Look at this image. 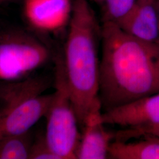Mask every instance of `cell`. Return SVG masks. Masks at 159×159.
<instances>
[{
  "label": "cell",
  "instance_id": "obj_1",
  "mask_svg": "<svg viewBox=\"0 0 159 159\" xmlns=\"http://www.w3.org/2000/svg\"><path fill=\"white\" fill-rule=\"evenodd\" d=\"M98 97L107 111L159 93V41L127 34L116 23L103 22Z\"/></svg>",
  "mask_w": 159,
  "mask_h": 159
},
{
  "label": "cell",
  "instance_id": "obj_2",
  "mask_svg": "<svg viewBox=\"0 0 159 159\" xmlns=\"http://www.w3.org/2000/svg\"><path fill=\"white\" fill-rule=\"evenodd\" d=\"M63 63L75 111L82 128L87 114L99 98L101 34L88 0H73Z\"/></svg>",
  "mask_w": 159,
  "mask_h": 159
},
{
  "label": "cell",
  "instance_id": "obj_3",
  "mask_svg": "<svg viewBox=\"0 0 159 159\" xmlns=\"http://www.w3.org/2000/svg\"><path fill=\"white\" fill-rule=\"evenodd\" d=\"M55 67V91L46 116L44 138L59 159H77L80 127L68 88L63 58L57 60Z\"/></svg>",
  "mask_w": 159,
  "mask_h": 159
},
{
  "label": "cell",
  "instance_id": "obj_4",
  "mask_svg": "<svg viewBox=\"0 0 159 159\" xmlns=\"http://www.w3.org/2000/svg\"><path fill=\"white\" fill-rule=\"evenodd\" d=\"M50 57L48 49L27 35L0 37V79L15 80L42 66Z\"/></svg>",
  "mask_w": 159,
  "mask_h": 159
},
{
  "label": "cell",
  "instance_id": "obj_5",
  "mask_svg": "<svg viewBox=\"0 0 159 159\" xmlns=\"http://www.w3.org/2000/svg\"><path fill=\"white\" fill-rule=\"evenodd\" d=\"M102 118V106L98 98L87 114L82 126L76 158L105 159L114 134L107 130Z\"/></svg>",
  "mask_w": 159,
  "mask_h": 159
},
{
  "label": "cell",
  "instance_id": "obj_6",
  "mask_svg": "<svg viewBox=\"0 0 159 159\" xmlns=\"http://www.w3.org/2000/svg\"><path fill=\"white\" fill-rule=\"evenodd\" d=\"M105 124L143 129L159 125V93L102 113Z\"/></svg>",
  "mask_w": 159,
  "mask_h": 159
},
{
  "label": "cell",
  "instance_id": "obj_7",
  "mask_svg": "<svg viewBox=\"0 0 159 159\" xmlns=\"http://www.w3.org/2000/svg\"><path fill=\"white\" fill-rule=\"evenodd\" d=\"M127 34L137 39L159 41V10L157 0H137L125 17L117 23Z\"/></svg>",
  "mask_w": 159,
  "mask_h": 159
},
{
  "label": "cell",
  "instance_id": "obj_8",
  "mask_svg": "<svg viewBox=\"0 0 159 159\" xmlns=\"http://www.w3.org/2000/svg\"><path fill=\"white\" fill-rule=\"evenodd\" d=\"M52 99V94H41L27 100L0 120V136L30 131L41 118L46 116Z\"/></svg>",
  "mask_w": 159,
  "mask_h": 159
},
{
  "label": "cell",
  "instance_id": "obj_9",
  "mask_svg": "<svg viewBox=\"0 0 159 159\" xmlns=\"http://www.w3.org/2000/svg\"><path fill=\"white\" fill-rule=\"evenodd\" d=\"M73 7L71 0H25L24 14L37 29L54 31L70 21Z\"/></svg>",
  "mask_w": 159,
  "mask_h": 159
},
{
  "label": "cell",
  "instance_id": "obj_10",
  "mask_svg": "<svg viewBox=\"0 0 159 159\" xmlns=\"http://www.w3.org/2000/svg\"><path fill=\"white\" fill-rule=\"evenodd\" d=\"M48 86V81L40 77L0 84V120L27 100L43 94Z\"/></svg>",
  "mask_w": 159,
  "mask_h": 159
},
{
  "label": "cell",
  "instance_id": "obj_11",
  "mask_svg": "<svg viewBox=\"0 0 159 159\" xmlns=\"http://www.w3.org/2000/svg\"><path fill=\"white\" fill-rule=\"evenodd\" d=\"M137 142L116 140L110 145L108 158L114 159H159V138L145 137Z\"/></svg>",
  "mask_w": 159,
  "mask_h": 159
},
{
  "label": "cell",
  "instance_id": "obj_12",
  "mask_svg": "<svg viewBox=\"0 0 159 159\" xmlns=\"http://www.w3.org/2000/svg\"><path fill=\"white\" fill-rule=\"evenodd\" d=\"M33 141L30 131L0 136V159H29Z\"/></svg>",
  "mask_w": 159,
  "mask_h": 159
},
{
  "label": "cell",
  "instance_id": "obj_13",
  "mask_svg": "<svg viewBox=\"0 0 159 159\" xmlns=\"http://www.w3.org/2000/svg\"><path fill=\"white\" fill-rule=\"evenodd\" d=\"M100 6L103 22L117 24L125 17L137 0H93Z\"/></svg>",
  "mask_w": 159,
  "mask_h": 159
},
{
  "label": "cell",
  "instance_id": "obj_14",
  "mask_svg": "<svg viewBox=\"0 0 159 159\" xmlns=\"http://www.w3.org/2000/svg\"><path fill=\"white\" fill-rule=\"evenodd\" d=\"M29 159H60L46 143L44 136L33 141Z\"/></svg>",
  "mask_w": 159,
  "mask_h": 159
},
{
  "label": "cell",
  "instance_id": "obj_15",
  "mask_svg": "<svg viewBox=\"0 0 159 159\" xmlns=\"http://www.w3.org/2000/svg\"><path fill=\"white\" fill-rule=\"evenodd\" d=\"M117 140L127 141L131 138L153 136L159 138V125L143 129H126L116 134Z\"/></svg>",
  "mask_w": 159,
  "mask_h": 159
},
{
  "label": "cell",
  "instance_id": "obj_16",
  "mask_svg": "<svg viewBox=\"0 0 159 159\" xmlns=\"http://www.w3.org/2000/svg\"><path fill=\"white\" fill-rule=\"evenodd\" d=\"M11 1H14V0H0V3H4V2H9Z\"/></svg>",
  "mask_w": 159,
  "mask_h": 159
},
{
  "label": "cell",
  "instance_id": "obj_17",
  "mask_svg": "<svg viewBox=\"0 0 159 159\" xmlns=\"http://www.w3.org/2000/svg\"><path fill=\"white\" fill-rule=\"evenodd\" d=\"M157 5H158V7H159V0H157Z\"/></svg>",
  "mask_w": 159,
  "mask_h": 159
},
{
  "label": "cell",
  "instance_id": "obj_18",
  "mask_svg": "<svg viewBox=\"0 0 159 159\" xmlns=\"http://www.w3.org/2000/svg\"><path fill=\"white\" fill-rule=\"evenodd\" d=\"M138 1H144V0H138Z\"/></svg>",
  "mask_w": 159,
  "mask_h": 159
}]
</instances>
